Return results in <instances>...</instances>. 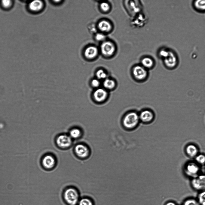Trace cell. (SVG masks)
I'll return each instance as SVG.
<instances>
[{
    "label": "cell",
    "mask_w": 205,
    "mask_h": 205,
    "mask_svg": "<svg viewBox=\"0 0 205 205\" xmlns=\"http://www.w3.org/2000/svg\"><path fill=\"white\" fill-rule=\"evenodd\" d=\"M62 196L63 201L67 205H77L80 199L78 190L72 187L66 188L63 193Z\"/></svg>",
    "instance_id": "6da1fadb"
},
{
    "label": "cell",
    "mask_w": 205,
    "mask_h": 205,
    "mask_svg": "<svg viewBox=\"0 0 205 205\" xmlns=\"http://www.w3.org/2000/svg\"><path fill=\"white\" fill-rule=\"evenodd\" d=\"M139 120V115L136 113L130 112L126 114L124 117L123 125L126 129L132 130L137 127Z\"/></svg>",
    "instance_id": "7a4b0ae2"
},
{
    "label": "cell",
    "mask_w": 205,
    "mask_h": 205,
    "mask_svg": "<svg viewBox=\"0 0 205 205\" xmlns=\"http://www.w3.org/2000/svg\"><path fill=\"white\" fill-rule=\"evenodd\" d=\"M200 171V165L194 161L188 162L185 164L184 168L185 174L191 179L199 175Z\"/></svg>",
    "instance_id": "3957f363"
},
{
    "label": "cell",
    "mask_w": 205,
    "mask_h": 205,
    "mask_svg": "<svg viewBox=\"0 0 205 205\" xmlns=\"http://www.w3.org/2000/svg\"><path fill=\"white\" fill-rule=\"evenodd\" d=\"M190 184L193 189L198 192L205 190V174H200L191 179Z\"/></svg>",
    "instance_id": "277c9868"
},
{
    "label": "cell",
    "mask_w": 205,
    "mask_h": 205,
    "mask_svg": "<svg viewBox=\"0 0 205 205\" xmlns=\"http://www.w3.org/2000/svg\"><path fill=\"white\" fill-rule=\"evenodd\" d=\"M115 47L113 43L110 41L103 42L100 46V50L102 54L106 57L112 56L114 53Z\"/></svg>",
    "instance_id": "5b68a950"
},
{
    "label": "cell",
    "mask_w": 205,
    "mask_h": 205,
    "mask_svg": "<svg viewBox=\"0 0 205 205\" xmlns=\"http://www.w3.org/2000/svg\"><path fill=\"white\" fill-rule=\"evenodd\" d=\"M164 63L168 69L173 70L176 68L178 64V60L175 54L169 51L168 56L164 59Z\"/></svg>",
    "instance_id": "8992f818"
},
{
    "label": "cell",
    "mask_w": 205,
    "mask_h": 205,
    "mask_svg": "<svg viewBox=\"0 0 205 205\" xmlns=\"http://www.w3.org/2000/svg\"><path fill=\"white\" fill-rule=\"evenodd\" d=\"M132 73L135 78L139 80L144 79L147 75L146 68L142 66L139 65H136L133 68Z\"/></svg>",
    "instance_id": "52a82bcc"
},
{
    "label": "cell",
    "mask_w": 205,
    "mask_h": 205,
    "mask_svg": "<svg viewBox=\"0 0 205 205\" xmlns=\"http://www.w3.org/2000/svg\"><path fill=\"white\" fill-rule=\"evenodd\" d=\"M44 3L41 0H34L28 3L27 8L29 11L33 13L40 12L43 8Z\"/></svg>",
    "instance_id": "ba28073f"
},
{
    "label": "cell",
    "mask_w": 205,
    "mask_h": 205,
    "mask_svg": "<svg viewBox=\"0 0 205 205\" xmlns=\"http://www.w3.org/2000/svg\"><path fill=\"white\" fill-rule=\"evenodd\" d=\"M108 95L107 91L104 89H97L94 92L93 97L94 100L97 102H101L105 101Z\"/></svg>",
    "instance_id": "9c48e42d"
},
{
    "label": "cell",
    "mask_w": 205,
    "mask_h": 205,
    "mask_svg": "<svg viewBox=\"0 0 205 205\" xmlns=\"http://www.w3.org/2000/svg\"><path fill=\"white\" fill-rule=\"evenodd\" d=\"M56 142L59 146L64 148L70 146L72 143V141L70 136L63 134L58 137Z\"/></svg>",
    "instance_id": "30bf717a"
},
{
    "label": "cell",
    "mask_w": 205,
    "mask_h": 205,
    "mask_svg": "<svg viewBox=\"0 0 205 205\" xmlns=\"http://www.w3.org/2000/svg\"><path fill=\"white\" fill-rule=\"evenodd\" d=\"M75 150L77 155L81 158L87 157L89 154L88 148L83 144H79L77 145L75 147Z\"/></svg>",
    "instance_id": "8fae6325"
},
{
    "label": "cell",
    "mask_w": 205,
    "mask_h": 205,
    "mask_svg": "<svg viewBox=\"0 0 205 205\" xmlns=\"http://www.w3.org/2000/svg\"><path fill=\"white\" fill-rule=\"evenodd\" d=\"M197 146L193 144L188 145L185 148V152L188 157L194 158L199 153Z\"/></svg>",
    "instance_id": "7c38bea8"
},
{
    "label": "cell",
    "mask_w": 205,
    "mask_h": 205,
    "mask_svg": "<svg viewBox=\"0 0 205 205\" xmlns=\"http://www.w3.org/2000/svg\"><path fill=\"white\" fill-rule=\"evenodd\" d=\"M43 166L47 169L53 168L55 164V160L54 157L50 155L45 156L42 160Z\"/></svg>",
    "instance_id": "4fadbf2b"
},
{
    "label": "cell",
    "mask_w": 205,
    "mask_h": 205,
    "mask_svg": "<svg viewBox=\"0 0 205 205\" xmlns=\"http://www.w3.org/2000/svg\"><path fill=\"white\" fill-rule=\"evenodd\" d=\"M98 53V50L96 47L94 46H90L85 49L84 55L87 58L91 59L95 58Z\"/></svg>",
    "instance_id": "5bb4252c"
},
{
    "label": "cell",
    "mask_w": 205,
    "mask_h": 205,
    "mask_svg": "<svg viewBox=\"0 0 205 205\" xmlns=\"http://www.w3.org/2000/svg\"><path fill=\"white\" fill-rule=\"evenodd\" d=\"M139 116L140 120L142 122L144 123H148L153 119L154 115L151 111L146 110L141 112Z\"/></svg>",
    "instance_id": "9a60e30c"
},
{
    "label": "cell",
    "mask_w": 205,
    "mask_h": 205,
    "mask_svg": "<svg viewBox=\"0 0 205 205\" xmlns=\"http://www.w3.org/2000/svg\"><path fill=\"white\" fill-rule=\"evenodd\" d=\"M98 27L102 32H108L111 30L112 26L110 22L104 20L99 22L98 24Z\"/></svg>",
    "instance_id": "2e32d148"
},
{
    "label": "cell",
    "mask_w": 205,
    "mask_h": 205,
    "mask_svg": "<svg viewBox=\"0 0 205 205\" xmlns=\"http://www.w3.org/2000/svg\"><path fill=\"white\" fill-rule=\"evenodd\" d=\"M103 85L104 87L108 89H114L116 85L115 81L112 79L106 78L103 83Z\"/></svg>",
    "instance_id": "e0dca14e"
},
{
    "label": "cell",
    "mask_w": 205,
    "mask_h": 205,
    "mask_svg": "<svg viewBox=\"0 0 205 205\" xmlns=\"http://www.w3.org/2000/svg\"><path fill=\"white\" fill-rule=\"evenodd\" d=\"M77 205H94V203L91 198L84 197L80 198Z\"/></svg>",
    "instance_id": "ac0fdd59"
},
{
    "label": "cell",
    "mask_w": 205,
    "mask_h": 205,
    "mask_svg": "<svg viewBox=\"0 0 205 205\" xmlns=\"http://www.w3.org/2000/svg\"><path fill=\"white\" fill-rule=\"evenodd\" d=\"M141 63L142 66L146 68H150L153 65V61L151 58L148 57H145L141 60Z\"/></svg>",
    "instance_id": "d6986e66"
},
{
    "label": "cell",
    "mask_w": 205,
    "mask_h": 205,
    "mask_svg": "<svg viewBox=\"0 0 205 205\" xmlns=\"http://www.w3.org/2000/svg\"><path fill=\"white\" fill-rule=\"evenodd\" d=\"M182 205H200L197 198L190 197L185 199Z\"/></svg>",
    "instance_id": "ffe728a7"
},
{
    "label": "cell",
    "mask_w": 205,
    "mask_h": 205,
    "mask_svg": "<svg viewBox=\"0 0 205 205\" xmlns=\"http://www.w3.org/2000/svg\"><path fill=\"white\" fill-rule=\"evenodd\" d=\"M13 1L11 0H2L0 2L1 7L4 9L8 10L11 8L13 5Z\"/></svg>",
    "instance_id": "44dd1931"
},
{
    "label": "cell",
    "mask_w": 205,
    "mask_h": 205,
    "mask_svg": "<svg viewBox=\"0 0 205 205\" xmlns=\"http://www.w3.org/2000/svg\"><path fill=\"white\" fill-rule=\"evenodd\" d=\"M194 5L196 9L201 11H205V0L196 1L194 3Z\"/></svg>",
    "instance_id": "7402d4cb"
},
{
    "label": "cell",
    "mask_w": 205,
    "mask_h": 205,
    "mask_svg": "<svg viewBox=\"0 0 205 205\" xmlns=\"http://www.w3.org/2000/svg\"><path fill=\"white\" fill-rule=\"evenodd\" d=\"M194 161L200 166L205 165V155L199 154L194 158Z\"/></svg>",
    "instance_id": "603a6c76"
},
{
    "label": "cell",
    "mask_w": 205,
    "mask_h": 205,
    "mask_svg": "<svg viewBox=\"0 0 205 205\" xmlns=\"http://www.w3.org/2000/svg\"><path fill=\"white\" fill-rule=\"evenodd\" d=\"M196 198L200 205H205V190L199 192Z\"/></svg>",
    "instance_id": "cb8c5ba5"
},
{
    "label": "cell",
    "mask_w": 205,
    "mask_h": 205,
    "mask_svg": "<svg viewBox=\"0 0 205 205\" xmlns=\"http://www.w3.org/2000/svg\"><path fill=\"white\" fill-rule=\"evenodd\" d=\"M81 132L78 128H74L72 129L69 132V136L71 138H77L81 135Z\"/></svg>",
    "instance_id": "d4e9b609"
},
{
    "label": "cell",
    "mask_w": 205,
    "mask_h": 205,
    "mask_svg": "<svg viewBox=\"0 0 205 205\" xmlns=\"http://www.w3.org/2000/svg\"><path fill=\"white\" fill-rule=\"evenodd\" d=\"M96 76L97 78L100 80H105L107 78V74L106 72L103 69H100L96 72Z\"/></svg>",
    "instance_id": "484cf974"
},
{
    "label": "cell",
    "mask_w": 205,
    "mask_h": 205,
    "mask_svg": "<svg viewBox=\"0 0 205 205\" xmlns=\"http://www.w3.org/2000/svg\"><path fill=\"white\" fill-rule=\"evenodd\" d=\"M95 38L96 41H104L106 38V35L103 33H96Z\"/></svg>",
    "instance_id": "4316f807"
},
{
    "label": "cell",
    "mask_w": 205,
    "mask_h": 205,
    "mask_svg": "<svg viewBox=\"0 0 205 205\" xmlns=\"http://www.w3.org/2000/svg\"><path fill=\"white\" fill-rule=\"evenodd\" d=\"M100 6L101 10L104 12L108 11L110 8L109 4L106 2L101 3L100 4Z\"/></svg>",
    "instance_id": "83f0119b"
},
{
    "label": "cell",
    "mask_w": 205,
    "mask_h": 205,
    "mask_svg": "<svg viewBox=\"0 0 205 205\" xmlns=\"http://www.w3.org/2000/svg\"><path fill=\"white\" fill-rule=\"evenodd\" d=\"M99 79L97 78L93 79L91 82V86L95 88H97L100 85V82Z\"/></svg>",
    "instance_id": "f1b7e54d"
},
{
    "label": "cell",
    "mask_w": 205,
    "mask_h": 205,
    "mask_svg": "<svg viewBox=\"0 0 205 205\" xmlns=\"http://www.w3.org/2000/svg\"><path fill=\"white\" fill-rule=\"evenodd\" d=\"M169 51L165 50H162L159 52L160 56L164 58H166L168 55Z\"/></svg>",
    "instance_id": "f546056e"
},
{
    "label": "cell",
    "mask_w": 205,
    "mask_h": 205,
    "mask_svg": "<svg viewBox=\"0 0 205 205\" xmlns=\"http://www.w3.org/2000/svg\"><path fill=\"white\" fill-rule=\"evenodd\" d=\"M89 30L91 33H95L96 31L94 25H91L89 27Z\"/></svg>",
    "instance_id": "4dcf8cb0"
},
{
    "label": "cell",
    "mask_w": 205,
    "mask_h": 205,
    "mask_svg": "<svg viewBox=\"0 0 205 205\" xmlns=\"http://www.w3.org/2000/svg\"><path fill=\"white\" fill-rule=\"evenodd\" d=\"M165 205H178V204L173 201H170L167 202Z\"/></svg>",
    "instance_id": "1f68e13d"
}]
</instances>
